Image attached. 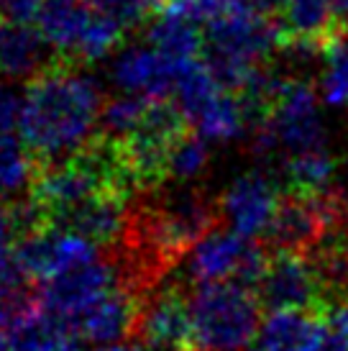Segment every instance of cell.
I'll use <instances>...</instances> for the list:
<instances>
[{
  "instance_id": "obj_13",
  "label": "cell",
  "mask_w": 348,
  "mask_h": 351,
  "mask_svg": "<svg viewBox=\"0 0 348 351\" xmlns=\"http://www.w3.org/2000/svg\"><path fill=\"white\" fill-rule=\"evenodd\" d=\"M136 333L149 351H192L190 298L177 285L156 287L146 300H141Z\"/></svg>"
},
{
  "instance_id": "obj_31",
  "label": "cell",
  "mask_w": 348,
  "mask_h": 351,
  "mask_svg": "<svg viewBox=\"0 0 348 351\" xmlns=\"http://www.w3.org/2000/svg\"><path fill=\"white\" fill-rule=\"evenodd\" d=\"M103 351H149V349H146L138 339H128V341L113 343V346H108V349H103Z\"/></svg>"
},
{
  "instance_id": "obj_18",
  "label": "cell",
  "mask_w": 348,
  "mask_h": 351,
  "mask_svg": "<svg viewBox=\"0 0 348 351\" xmlns=\"http://www.w3.org/2000/svg\"><path fill=\"white\" fill-rule=\"evenodd\" d=\"M251 121V110L243 103L241 95L221 88L205 106H200L187 123L195 126V134L213 144H233L246 134Z\"/></svg>"
},
{
  "instance_id": "obj_5",
  "label": "cell",
  "mask_w": 348,
  "mask_h": 351,
  "mask_svg": "<svg viewBox=\"0 0 348 351\" xmlns=\"http://www.w3.org/2000/svg\"><path fill=\"white\" fill-rule=\"evenodd\" d=\"M36 29L54 54L69 62H103L123 44V26L82 0H47L36 16Z\"/></svg>"
},
{
  "instance_id": "obj_34",
  "label": "cell",
  "mask_w": 348,
  "mask_h": 351,
  "mask_svg": "<svg viewBox=\"0 0 348 351\" xmlns=\"http://www.w3.org/2000/svg\"><path fill=\"white\" fill-rule=\"evenodd\" d=\"M0 351H16V349H13V343H10L8 333H5V331H0Z\"/></svg>"
},
{
  "instance_id": "obj_4",
  "label": "cell",
  "mask_w": 348,
  "mask_h": 351,
  "mask_svg": "<svg viewBox=\"0 0 348 351\" xmlns=\"http://www.w3.org/2000/svg\"><path fill=\"white\" fill-rule=\"evenodd\" d=\"M190 318L197 351H251L261 328V300L241 282L197 285Z\"/></svg>"
},
{
  "instance_id": "obj_1",
  "label": "cell",
  "mask_w": 348,
  "mask_h": 351,
  "mask_svg": "<svg viewBox=\"0 0 348 351\" xmlns=\"http://www.w3.org/2000/svg\"><path fill=\"white\" fill-rule=\"evenodd\" d=\"M103 108V85L92 72L49 67L23 90V147L47 165L67 162L95 144Z\"/></svg>"
},
{
  "instance_id": "obj_26",
  "label": "cell",
  "mask_w": 348,
  "mask_h": 351,
  "mask_svg": "<svg viewBox=\"0 0 348 351\" xmlns=\"http://www.w3.org/2000/svg\"><path fill=\"white\" fill-rule=\"evenodd\" d=\"M90 8L105 13L108 19H113L116 23H121L123 29H131L138 21L146 16V10L141 8L138 0H82Z\"/></svg>"
},
{
  "instance_id": "obj_8",
  "label": "cell",
  "mask_w": 348,
  "mask_h": 351,
  "mask_svg": "<svg viewBox=\"0 0 348 351\" xmlns=\"http://www.w3.org/2000/svg\"><path fill=\"white\" fill-rule=\"evenodd\" d=\"M259 300L274 311H310L325 315L330 308L318 264L305 254L274 252L256 287Z\"/></svg>"
},
{
  "instance_id": "obj_14",
  "label": "cell",
  "mask_w": 348,
  "mask_h": 351,
  "mask_svg": "<svg viewBox=\"0 0 348 351\" xmlns=\"http://www.w3.org/2000/svg\"><path fill=\"white\" fill-rule=\"evenodd\" d=\"M138 313H141V300L136 298L134 290L118 287L79 318L75 333L85 343L108 349L113 343L128 341L131 331L138 326Z\"/></svg>"
},
{
  "instance_id": "obj_9",
  "label": "cell",
  "mask_w": 348,
  "mask_h": 351,
  "mask_svg": "<svg viewBox=\"0 0 348 351\" xmlns=\"http://www.w3.org/2000/svg\"><path fill=\"white\" fill-rule=\"evenodd\" d=\"M179 67L156 51L149 41H131L108 59L105 80L118 95H131L149 103H166L174 95Z\"/></svg>"
},
{
  "instance_id": "obj_35",
  "label": "cell",
  "mask_w": 348,
  "mask_h": 351,
  "mask_svg": "<svg viewBox=\"0 0 348 351\" xmlns=\"http://www.w3.org/2000/svg\"><path fill=\"white\" fill-rule=\"evenodd\" d=\"M59 351H87L85 346H75V343H67L64 349H59Z\"/></svg>"
},
{
  "instance_id": "obj_20",
  "label": "cell",
  "mask_w": 348,
  "mask_h": 351,
  "mask_svg": "<svg viewBox=\"0 0 348 351\" xmlns=\"http://www.w3.org/2000/svg\"><path fill=\"white\" fill-rule=\"evenodd\" d=\"M282 177L287 180V187L295 195L320 197L336 193V172L338 162L330 149L310 152V154L295 156L279 167Z\"/></svg>"
},
{
  "instance_id": "obj_30",
  "label": "cell",
  "mask_w": 348,
  "mask_h": 351,
  "mask_svg": "<svg viewBox=\"0 0 348 351\" xmlns=\"http://www.w3.org/2000/svg\"><path fill=\"white\" fill-rule=\"evenodd\" d=\"M330 10H333V21H336L338 36H346L348 34V0H330Z\"/></svg>"
},
{
  "instance_id": "obj_33",
  "label": "cell",
  "mask_w": 348,
  "mask_h": 351,
  "mask_svg": "<svg viewBox=\"0 0 348 351\" xmlns=\"http://www.w3.org/2000/svg\"><path fill=\"white\" fill-rule=\"evenodd\" d=\"M323 351H348V343H343V341H338V339H333V336H330Z\"/></svg>"
},
{
  "instance_id": "obj_19",
  "label": "cell",
  "mask_w": 348,
  "mask_h": 351,
  "mask_svg": "<svg viewBox=\"0 0 348 351\" xmlns=\"http://www.w3.org/2000/svg\"><path fill=\"white\" fill-rule=\"evenodd\" d=\"M5 333L16 351H59L69 343L72 328L39 305H29Z\"/></svg>"
},
{
  "instance_id": "obj_36",
  "label": "cell",
  "mask_w": 348,
  "mask_h": 351,
  "mask_svg": "<svg viewBox=\"0 0 348 351\" xmlns=\"http://www.w3.org/2000/svg\"><path fill=\"white\" fill-rule=\"evenodd\" d=\"M343 249H346V256H348V231L343 234Z\"/></svg>"
},
{
  "instance_id": "obj_32",
  "label": "cell",
  "mask_w": 348,
  "mask_h": 351,
  "mask_svg": "<svg viewBox=\"0 0 348 351\" xmlns=\"http://www.w3.org/2000/svg\"><path fill=\"white\" fill-rule=\"evenodd\" d=\"M138 3H141V8L149 13V10H162L169 0H138Z\"/></svg>"
},
{
  "instance_id": "obj_2",
  "label": "cell",
  "mask_w": 348,
  "mask_h": 351,
  "mask_svg": "<svg viewBox=\"0 0 348 351\" xmlns=\"http://www.w3.org/2000/svg\"><path fill=\"white\" fill-rule=\"evenodd\" d=\"M282 47L277 21L246 8H231L205 26L203 59L225 90L241 95L266 72Z\"/></svg>"
},
{
  "instance_id": "obj_27",
  "label": "cell",
  "mask_w": 348,
  "mask_h": 351,
  "mask_svg": "<svg viewBox=\"0 0 348 351\" xmlns=\"http://www.w3.org/2000/svg\"><path fill=\"white\" fill-rule=\"evenodd\" d=\"M47 0H0V16L5 21H18V23H29L31 19L39 16Z\"/></svg>"
},
{
  "instance_id": "obj_16",
  "label": "cell",
  "mask_w": 348,
  "mask_h": 351,
  "mask_svg": "<svg viewBox=\"0 0 348 351\" xmlns=\"http://www.w3.org/2000/svg\"><path fill=\"white\" fill-rule=\"evenodd\" d=\"M49 226L75 231V234L85 236L87 241H92L95 246H113L128 231L131 215H128L126 208V197L105 193V195H97L87 203L77 205L75 210L64 213Z\"/></svg>"
},
{
  "instance_id": "obj_22",
  "label": "cell",
  "mask_w": 348,
  "mask_h": 351,
  "mask_svg": "<svg viewBox=\"0 0 348 351\" xmlns=\"http://www.w3.org/2000/svg\"><path fill=\"white\" fill-rule=\"evenodd\" d=\"M149 108H151L149 100L118 95L116 93L110 100H105V108H103V118H100L103 138L113 141V144H123L136 128L144 123Z\"/></svg>"
},
{
  "instance_id": "obj_29",
  "label": "cell",
  "mask_w": 348,
  "mask_h": 351,
  "mask_svg": "<svg viewBox=\"0 0 348 351\" xmlns=\"http://www.w3.org/2000/svg\"><path fill=\"white\" fill-rule=\"evenodd\" d=\"M330 331H333V339L348 343V298L330 311Z\"/></svg>"
},
{
  "instance_id": "obj_25",
  "label": "cell",
  "mask_w": 348,
  "mask_h": 351,
  "mask_svg": "<svg viewBox=\"0 0 348 351\" xmlns=\"http://www.w3.org/2000/svg\"><path fill=\"white\" fill-rule=\"evenodd\" d=\"M21 116H23V93L13 82H0V147L16 141L21 134Z\"/></svg>"
},
{
  "instance_id": "obj_37",
  "label": "cell",
  "mask_w": 348,
  "mask_h": 351,
  "mask_svg": "<svg viewBox=\"0 0 348 351\" xmlns=\"http://www.w3.org/2000/svg\"><path fill=\"white\" fill-rule=\"evenodd\" d=\"M192 351H197V349H192Z\"/></svg>"
},
{
  "instance_id": "obj_21",
  "label": "cell",
  "mask_w": 348,
  "mask_h": 351,
  "mask_svg": "<svg viewBox=\"0 0 348 351\" xmlns=\"http://www.w3.org/2000/svg\"><path fill=\"white\" fill-rule=\"evenodd\" d=\"M34 159L36 156L18 141L0 147V205H16L26 195L31 197L39 180Z\"/></svg>"
},
{
  "instance_id": "obj_17",
  "label": "cell",
  "mask_w": 348,
  "mask_h": 351,
  "mask_svg": "<svg viewBox=\"0 0 348 351\" xmlns=\"http://www.w3.org/2000/svg\"><path fill=\"white\" fill-rule=\"evenodd\" d=\"M51 54L36 26L0 19V77L5 82L36 80L49 69Z\"/></svg>"
},
{
  "instance_id": "obj_3",
  "label": "cell",
  "mask_w": 348,
  "mask_h": 351,
  "mask_svg": "<svg viewBox=\"0 0 348 351\" xmlns=\"http://www.w3.org/2000/svg\"><path fill=\"white\" fill-rule=\"evenodd\" d=\"M328 147L320 100L305 80H284L271 106L256 123V154L274 165Z\"/></svg>"
},
{
  "instance_id": "obj_6",
  "label": "cell",
  "mask_w": 348,
  "mask_h": 351,
  "mask_svg": "<svg viewBox=\"0 0 348 351\" xmlns=\"http://www.w3.org/2000/svg\"><path fill=\"white\" fill-rule=\"evenodd\" d=\"M269 254L231 228H213L184 256V272L195 285L241 282L256 290L269 267Z\"/></svg>"
},
{
  "instance_id": "obj_11",
  "label": "cell",
  "mask_w": 348,
  "mask_h": 351,
  "mask_svg": "<svg viewBox=\"0 0 348 351\" xmlns=\"http://www.w3.org/2000/svg\"><path fill=\"white\" fill-rule=\"evenodd\" d=\"M282 195L277 182L259 169L233 177L218 200L221 218L231 231L243 239H259L269 234L274 215L279 210Z\"/></svg>"
},
{
  "instance_id": "obj_12",
  "label": "cell",
  "mask_w": 348,
  "mask_h": 351,
  "mask_svg": "<svg viewBox=\"0 0 348 351\" xmlns=\"http://www.w3.org/2000/svg\"><path fill=\"white\" fill-rule=\"evenodd\" d=\"M97 249L100 246L87 241L85 236L75 234V231L44 226L21 241L18 252L26 274L44 285L97 262L100 259Z\"/></svg>"
},
{
  "instance_id": "obj_24",
  "label": "cell",
  "mask_w": 348,
  "mask_h": 351,
  "mask_svg": "<svg viewBox=\"0 0 348 351\" xmlns=\"http://www.w3.org/2000/svg\"><path fill=\"white\" fill-rule=\"evenodd\" d=\"M320 72V98L323 103L338 110H348V34L338 36L323 54Z\"/></svg>"
},
{
  "instance_id": "obj_15",
  "label": "cell",
  "mask_w": 348,
  "mask_h": 351,
  "mask_svg": "<svg viewBox=\"0 0 348 351\" xmlns=\"http://www.w3.org/2000/svg\"><path fill=\"white\" fill-rule=\"evenodd\" d=\"M325 343V315L310 311H274L261 321L251 351H323Z\"/></svg>"
},
{
  "instance_id": "obj_28",
  "label": "cell",
  "mask_w": 348,
  "mask_h": 351,
  "mask_svg": "<svg viewBox=\"0 0 348 351\" xmlns=\"http://www.w3.org/2000/svg\"><path fill=\"white\" fill-rule=\"evenodd\" d=\"M228 8H246V10H256V13H279L284 8L287 0H223Z\"/></svg>"
},
{
  "instance_id": "obj_7",
  "label": "cell",
  "mask_w": 348,
  "mask_h": 351,
  "mask_svg": "<svg viewBox=\"0 0 348 351\" xmlns=\"http://www.w3.org/2000/svg\"><path fill=\"white\" fill-rule=\"evenodd\" d=\"M184 123L187 121L177 106L151 103L144 123L123 144H118L136 190H156L164 185L162 180H166V165L172 149L184 136Z\"/></svg>"
},
{
  "instance_id": "obj_10",
  "label": "cell",
  "mask_w": 348,
  "mask_h": 351,
  "mask_svg": "<svg viewBox=\"0 0 348 351\" xmlns=\"http://www.w3.org/2000/svg\"><path fill=\"white\" fill-rule=\"evenodd\" d=\"M118 280H121V269L116 264L97 259L82 269H75L64 277H57L51 282L41 285L39 295H36V305L62 318L75 336V326L79 318L90 308H95L105 295L118 290L121 287Z\"/></svg>"
},
{
  "instance_id": "obj_23",
  "label": "cell",
  "mask_w": 348,
  "mask_h": 351,
  "mask_svg": "<svg viewBox=\"0 0 348 351\" xmlns=\"http://www.w3.org/2000/svg\"><path fill=\"white\" fill-rule=\"evenodd\" d=\"M208 167H210V144L197 134H184L172 149L166 180H172L174 185H195L208 172Z\"/></svg>"
}]
</instances>
